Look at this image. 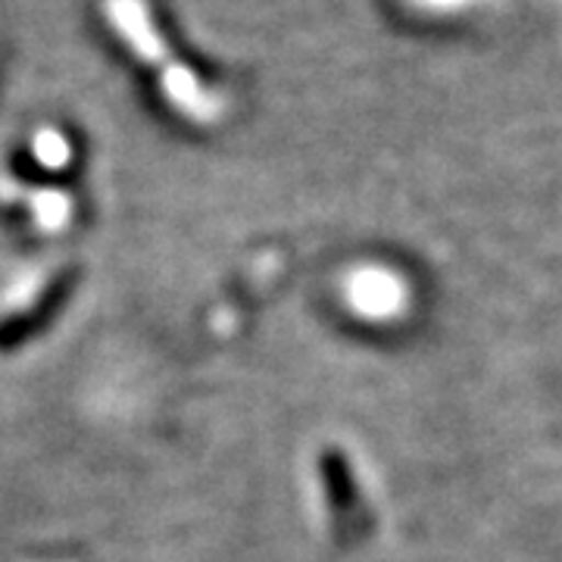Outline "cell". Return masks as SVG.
<instances>
[{"label": "cell", "mask_w": 562, "mask_h": 562, "mask_svg": "<svg viewBox=\"0 0 562 562\" xmlns=\"http://www.w3.org/2000/svg\"><path fill=\"white\" fill-rule=\"evenodd\" d=\"M35 147H38V157L47 166H60L63 157H66V140L60 135H41Z\"/></svg>", "instance_id": "obj_2"}, {"label": "cell", "mask_w": 562, "mask_h": 562, "mask_svg": "<svg viewBox=\"0 0 562 562\" xmlns=\"http://www.w3.org/2000/svg\"><path fill=\"white\" fill-rule=\"evenodd\" d=\"M350 301L357 310H362L366 316H387L394 306H397V291H394V284H387L384 281L382 272H366L360 279L353 281V288H350Z\"/></svg>", "instance_id": "obj_1"}]
</instances>
